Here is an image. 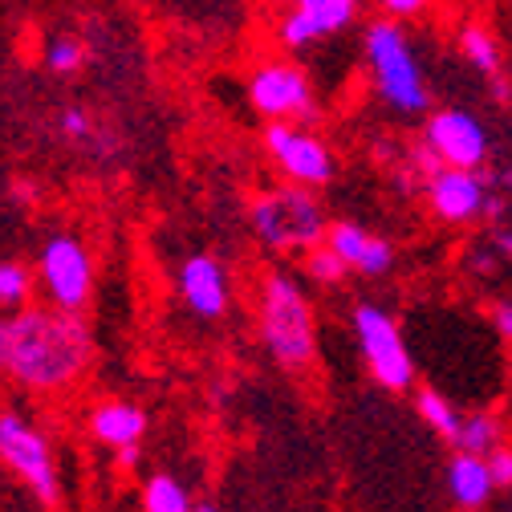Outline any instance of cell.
Here are the masks:
<instances>
[{
	"instance_id": "16",
	"label": "cell",
	"mask_w": 512,
	"mask_h": 512,
	"mask_svg": "<svg viewBox=\"0 0 512 512\" xmlns=\"http://www.w3.org/2000/svg\"><path fill=\"white\" fill-rule=\"evenodd\" d=\"M447 496H452L460 508H484L488 504V496L496 492V484H492V476H488V464H484V456H476V452H460L456 447V456L447 460Z\"/></svg>"
},
{
	"instance_id": "9",
	"label": "cell",
	"mask_w": 512,
	"mask_h": 512,
	"mask_svg": "<svg viewBox=\"0 0 512 512\" xmlns=\"http://www.w3.org/2000/svg\"><path fill=\"white\" fill-rule=\"evenodd\" d=\"M423 147L443 167L484 171L488 159H492L488 126L480 122V114H472L464 106H439V110H431L427 122H423Z\"/></svg>"
},
{
	"instance_id": "2",
	"label": "cell",
	"mask_w": 512,
	"mask_h": 512,
	"mask_svg": "<svg viewBox=\"0 0 512 512\" xmlns=\"http://www.w3.org/2000/svg\"><path fill=\"white\" fill-rule=\"evenodd\" d=\"M362 57L370 70V86L378 94V102L399 118H419L431 106V86L423 74L419 49L411 45L403 21L378 17L366 25L362 33Z\"/></svg>"
},
{
	"instance_id": "1",
	"label": "cell",
	"mask_w": 512,
	"mask_h": 512,
	"mask_svg": "<svg viewBox=\"0 0 512 512\" xmlns=\"http://www.w3.org/2000/svg\"><path fill=\"white\" fill-rule=\"evenodd\" d=\"M94 362V334L82 313L57 305H21L17 317L5 322V346H0V370L25 391L61 395L78 387Z\"/></svg>"
},
{
	"instance_id": "24",
	"label": "cell",
	"mask_w": 512,
	"mask_h": 512,
	"mask_svg": "<svg viewBox=\"0 0 512 512\" xmlns=\"http://www.w3.org/2000/svg\"><path fill=\"white\" fill-rule=\"evenodd\" d=\"M57 131L66 135L70 143H86L94 135V122H90V110L86 106H66L57 114Z\"/></svg>"
},
{
	"instance_id": "14",
	"label": "cell",
	"mask_w": 512,
	"mask_h": 512,
	"mask_svg": "<svg viewBox=\"0 0 512 512\" xmlns=\"http://www.w3.org/2000/svg\"><path fill=\"white\" fill-rule=\"evenodd\" d=\"M350 273H362V277H387L395 269V244L387 236H374L366 232L358 220H334L326 228V240Z\"/></svg>"
},
{
	"instance_id": "6",
	"label": "cell",
	"mask_w": 512,
	"mask_h": 512,
	"mask_svg": "<svg viewBox=\"0 0 512 512\" xmlns=\"http://www.w3.org/2000/svg\"><path fill=\"white\" fill-rule=\"evenodd\" d=\"M354 334H358L362 362H366V370H370V378L378 382V387L391 391V395L411 391V382H415V358L407 350V338H403L395 317L382 309V305L362 301L354 309Z\"/></svg>"
},
{
	"instance_id": "7",
	"label": "cell",
	"mask_w": 512,
	"mask_h": 512,
	"mask_svg": "<svg viewBox=\"0 0 512 512\" xmlns=\"http://www.w3.org/2000/svg\"><path fill=\"white\" fill-rule=\"evenodd\" d=\"M0 464H5L41 504L61 500V480H57V460L45 431H37L25 415L0 411Z\"/></svg>"
},
{
	"instance_id": "32",
	"label": "cell",
	"mask_w": 512,
	"mask_h": 512,
	"mask_svg": "<svg viewBox=\"0 0 512 512\" xmlns=\"http://www.w3.org/2000/svg\"><path fill=\"white\" fill-rule=\"evenodd\" d=\"M191 512H220L212 500H200V504H191Z\"/></svg>"
},
{
	"instance_id": "20",
	"label": "cell",
	"mask_w": 512,
	"mask_h": 512,
	"mask_svg": "<svg viewBox=\"0 0 512 512\" xmlns=\"http://www.w3.org/2000/svg\"><path fill=\"white\" fill-rule=\"evenodd\" d=\"M415 411H419V419H423L435 435H443V439H452L456 427H460L456 403L447 399V395H439V391H431V387H423V391L415 395Z\"/></svg>"
},
{
	"instance_id": "29",
	"label": "cell",
	"mask_w": 512,
	"mask_h": 512,
	"mask_svg": "<svg viewBox=\"0 0 512 512\" xmlns=\"http://www.w3.org/2000/svg\"><path fill=\"white\" fill-rule=\"evenodd\" d=\"M114 456H118V464H122V468H139V460H143V447H139V443H131V447H118Z\"/></svg>"
},
{
	"instance_id": "21",
	"label": "cell",
	"mask_w": 512,
	"mask_h": 512,
	"mask_svg": "<svg viewBox=\"0 0 512 512\" xmlns=\"http://www.w3.org/2000/svg\"><path fill=\"white\" fill-rule=\"evenodd\" d=\"M86 66V45L74 33H57L45 41V70L57 78H74Z\"/></svg>"
},
{
	"instance_id": "33",
	"label": "cell",
	"mask_w": 512,
	"mask_h": 512,
	"mask_svg": "<svg viewBox=\"0 0 512 512\" xmlns=\"http://www.w3.org/2000/svg\"><path fill=\"white\" fill-rule=\"evenodd\" d=\"M0 346H5V317H0Z\"/></svg>"
},
{
	"instance_id": "13",
	"label": "cell",
	"mask_w": 512,
	"mask_h": 512,
	"mask_svg": "<svg viewBox=\"0 0 512 512\" xmlns=\"http://www.w3.org/2000/svg\"><path fill=\"white\" fill-rule=\"evenodd\" d=\"M423 191H427V204H431L435 220H443V224H476V220H484V204H488L492 183L480 171L443 167L439 163L423 179Z\"/></svg>"
},
{
	"instance_id": "19",
	"label": "cell",
	"mask_w": 512,
	"mask_h": 512,
	"mask_svg": "<svg viewBox=\"0 0 512 512\" xmlns=\"http://www.w3.org/2000/svg\"><path fill=\"white\" fill-rule=\"evenodd\" d=\"M191 492L171 476V472H155L143 484V512H191Z\"/></svg>"
},
{
	"instance_id": "8",
	"label": "cell",
	"mask_w": 512,
	"mask_h": 512,
	"mask_svg": "<svg viewBox=\"0 0 512 512\" xmlns=\"http://www.w3.org/2000/svg\"><path fill=\"white\" fill-rule=\"evenodd\" d=\"M248 106L269 122H309L317 114L313 82L297 61H261L248 74Z\"/></svg>"
},
{
	"instance_id": "18",
	"label": "cell",
	"mask_w": 512,
	"mask_h": 512,
	"mask_svg": "<svg viewBox=\"0 0 512 512\" xmlns=\"http://www.w3.org/2000/svg\"><path fill=\"white\" fill-rule=\"evenodd\" d=\"M504 439V423L492 415V411H472V415H460V427L452 435V443L460 452H476L484 456L488 447H496Z\"/></svg>"
},
{
	"instance_id": "34",
	"label": "cell",
	"mask_w": 512,
	"mask_h": 512,
	"mask_svg": "<svg viewBox=\"0 0 512 512\" xmlns=\"http://www.w3.org/2000/svg\"><path fill=\"white\" fill-rule=\"evenodd\" d=\"M281 5H289V0H281Z\"/></svg>"
},
{
	"instance_id": "10",
	"label": "cell",
	"mask_w": 512,
	"mask_h": 512,
	"mask_svg": "<svg viewBox=\"0 0 512 512\" xmlns=\"http://www.w3.org/2000/svg\"><path fill=\"white\" fill-rule=\"evenodd\" d=\"M265 155L273 159V167L289 183H301V187H326L338 175L334 147L297 122H269L265 126Z\"/></svg>"
},
{
	"instance_id": "4",
	"label": "cell",
	"mask_w": 512,
	"mask_h": 512,
	"mask_svg": "<svg viewBox=\"0 0 512 512\" xmlns=\"http://www.w3.org/2000/svg\"><path fill=\"white\" fill-rule=\"evenodd\" d=\"M330 216L317 200L313 187H273L252 196L248 204V232L265 252H289V256H305L309 248H317L326 240Z\"/></svg>"
},
{
	"instance_id": "30",
	"label": "cell",
	"mask_w": 512,
	"mask_h": 512,
	"mask_svg": "<svg viewBox=\"0 0 512 512\" xmlns=\"http://www.w3.org/2000/svg\"><path fill=\"white\" fill-rule=\"evenodd\" d=\"M492 248H496V256H508V261H512V232H508V228H496Z\"/></svg>"
},
{
	"instance_id": "23",
	"label": "cell",
	"mask_w": 512,
	"mask_h": 512,
	"mask_svg": "<svg viewBox=\"0 0 512 512\" xmlns=\"http://www.w3.org/2000/svg\"><path fill=\"white\" fill-rule=\"evenodd\" d=\"M33 273L21 261H0V309H21L29 305Z\"/></svg>"
},
{
	"instance_id": "12",
	"label": "cell",
	"mask_w": 512,
	"mask_h": 512,
	"mask_svg": "<svg viewBox=\"0 0 512 512\" xmlns=\"http://www.w3.org/2000/svg\"><path fill=\"white\" fill-rule=\"evenodd\" d=\"M175 289H179L183 309L191 317H200V322H220L232 309V273L212 252L187 256L175 273Z\"/></svg>"
},
{
	"instance_id": "22",
	"label": "cell",
	"mask_w": 512,
	"mask_h": 512,
	"mask_svg": "<svg viewBox=\"0 0 512 512\" xmlns=\"http://www.w3.org/2000/svg\"><path fill=\"white\" fill-rule=\"evenodd\" d=\"M305 277L317 289H338L350 277V269H346V261H342V256L330 244H317V248L305 252Z\"/></svg>"
},
{
	"instance_id": "31",
	"label": "cell",
	"mask_w": 512,
	"mask_h": 512,
	"mask_svg": "<svg viewBox=\"0 0 512 512\" xmlns=\"http://www.w3.org/2000/svg\"><path fill=\"white\" fill-rule=\"evenodd\" d=\"M488 82H492V98H496V102H508V98H512V86H508L500 74H492Z\"/></svg>"
},
{
	"instance_id": "17",
	"label": "cell",
	"mask_w": 512,
	"mask_h": 512,
	"mask_svg": "<svg viewBox=\"0 0 512 512\" xmlns=\"http://www.w3.org/2000/svg\"><path fill=\"white\" fill-rule=\"evenodd\" d=\"M456 49H460V57L468 61V66H472L476 74H484V78L500 74V66H504L500 41H496L484 25H464V29H460V37H456Z\"/></svg>"
},
{
	"instance_id": "26",
	"label": "cell",
	"mask_w": 512,
	"mask_h": 512,
	"mask_svg": "<svg viewBox=\"0 0 512 512\" xmlns=\"http://www.w3.org/2000/svg\"><path fill=\"white\" fill-rule=\"evenodd\" d=\"M378 13L382 17H391V21H419L435 0H374Z\"/></svg>"
},
{
	"instance_id": "5",
	"label": "cell",
	"mask_w": 512,
	"mask_h": 512,
	"mask_svg": "<svg viewBox=\"0 0 512 512\" xmlns=\"http://www.w3.org/2000/svg\"><path fill=\"white\" fill-rule=\"evenodd\" d=\"M94 281H98V269H94V252L82 236L74 232H57L41 244V256H37V285L45 293L49 305L57 309H70V313H82L94 297Z\"/></svg>"
},
{
	"instance_id": "25",
	"label": "cell",
	"mask_w": 512,
	"mask_h": 512,
	"mask_svg": "<svg viewBox=\"0 0 512 512\" xmlns=\"http://www.w3.org/2000/svg\"><path fill=\"white\" fill-rule=\"evenodd\" d=\"M484 464H488V476L496 488H512V447L500 439L496 447H488L484 452Z\"/></svg>"
},
{
	"instance_id": "15",
	"label": "cell",
	"mask_w": 512,
	"mask_h": 512,
	"mask_svg": "<svg viewBox=\"0 0 512 512\" xmlns=\"http://www.w3.org/2000/svg\"><path fill=\"white\" fill-rule=\"evenodd\" d=\"M90 435L118 452V447H131V443H143L147 435V411L139 403H126V399H106V403H94L90 407V419H86Z\"/></svg>"
},
{
	"instance_id": "3",
	"label": "cell",
	"mask_w": 512,
	"mask_h": 512,
	"mask_svg": "<svg viewBox=\"0 0 512 512\" xmlns=\"http://www.w3.org/2000/svg\"><path fill=\"white\" fill-rule=\"evenodd\" d=\"M256 317H261V342L269 358L289 374H305L317 358V317L301 281L285 269L265 273L256 293Z\"/></svg>"
},
{
	"instance_id": "27",
	"label": "cell",
	"mask_w": 512,
	"mask_h": 512,
	"mask_svg": "<svg viewBox=\"0 0 512 512\" xmlns=\"http://www.w3.org/2000/svg\"><path fill=\"white\" fill-rule=\"evenodd\" d=\"M492 326L504 342H512V301H496L492 305Z\"/></svg>"
},
{
	"instance_id": "28",
	"label": "cell",
	"mask_w": 512,
	"mask_h": 512,
	"mask_svg": "<svg viewBox=\"0 0 512 512\" xmlns=\"http://www.w3.org/2000/svg\"><path fill=\"white\" fill-rule=\"evenodd\" d=\"M472 269H476V273H484V277H492V273H496V248H476Z\"/></svg>"
},
{
	"instance_id": "11",
	"label": "cell",
	"mask_w": 512,
	"mask_h": 512,
	"mask_svg": "<svg viewBox=\"0 0 512 512\" xmlns=\"http://www.w3.org/2000/svg\"><path fill=\"white\" fill-rule=\"evenodd\" d=\"M362 13V0H289L277 21V45L301 53L326 37L346 33Z\"/></svg>"
}]
</instances>
